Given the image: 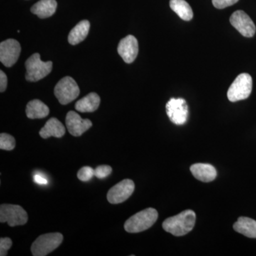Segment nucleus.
<instances>
[{
	"label": "nucleus",
	"instance_id": "19",
	"mask_svg": "<svg viewBox=\"0 0 256 256\" xmlns=\"http://www.w3.org/2000/svg\"><path fill=\"white\" fill-rule=\"evenodd\" d=\"M234 229L248 238H256V220L252 218L240 217L234 224Z\"/></svg>",
	"mask_w": 256,
	"mask_h": 256
},
{
	"label": "nucleus",
	"instance_id": "2",
	"mask_svg": "<svg viewBox=\"0 0 256 256\" xmlns=\"http://www.w3.org/2000/svg\"><path fill=\"white\" fill-rule=\"evenodd\" d=\"M158 218V212L153 208H148L141 210L124 223V230L128 233L136 234L144 232L150 228L156 223Z\"/></svg>",
	"mask_w": 256,
	"mask_h": 256
},
{
	"label": "nucleus",
	"instance_id": "17",
	"mask_svg": "<svg viewBox=\"0 0 256 256\" xmlns=\"http://www.w3.org/2000/svg\"><path fill=\"white\" fill-rule=\"evenodd\" d=\"M100 104V96L96 92H90L77 101L76 110L80 112H92L98 108Z\"/></svg>",
	"mask_w": 256,
	"mask_h": 256
},
{
	"label": "nucleus",
	"instance_id": "28",
	"mask_svg": "<svg viewBox=\"0 0 256 256\" xmlns=\"http://www.w3.org/2000/svg\"><path fill=\"white\" fill-rule=\"evenodd\" d=\"M34 180L35 182L38 184L40 185H46L48 184V181L46 178H44L43 176L40 174L34 175Z\"/></svg>",
	"mask_w": 256,
	"mask_h": 256
},
{
	"label": "nucleus",
	"instance_id": "25",
	"mask_svg": "<svg viewBox=\"0 0 256 256\" xmlns=\"http://www.w3.org/2000/svg\"><path fill=\"white\" fill-rule=\"evenodd\" d=\"M12 245V240L10 238H0V256H8V250Z\"/></svg>",
	"mask_w": 256,
	"mask_h": 256
},
{
	"label": "nucleus",
	"instance_id": "13",
	"mask_svg": "<svg viewBox=\"0 0 256 256\" xmlns=\"http://www.w3.org/2000/svg\"><path fill=\"white\" fill-rule=\"evenodd\" d=\"M139 46L137 38L132 35H128L120 42L118 52L121 58L127 64H131L136 60L138 54Z\"/></svg>",
	"mask_w": 256,
	"mask_h": 256
},
{
	"label": "nucleus",
	"instance_id": "10",
	"mask_svg": "<svg viewBox=\"0 0 256 256\" xmlns=\"http://www.w3.org/2000/svg\"><path fill=\"white\" fill-rule=\"evenodd\" d=\"M21 46L16 40L10 38L0 44V60L6 67H11L18 62Z\"/></svg>",
	"mask_w": 256,
	"mask_h": 256
},
{
	"label": "nucleus",
	"instance_id": "12",
	"mask_svg": "<svg viewBox=\"0 0 256 256\" xmlns=\"http://www.w3.org/2000/svg\"><path fill=\"white\" fill-rule=\"evenodd\" d=\"M66 124L69 133L74 137L82 136L86 131L92 127V121L82 119L77 112L69 111L66 117Z\"/></svg>",
	"mask_w": 256,
	"mask_h": 256
},
{
	"label": "nucleus",
	"instance_id": "23",
	"mask_svg": "<svg viewBox=\"0 0 256 256\" xmlns=\"http://www.w3.org/2000/svg\"><path fill=\"white\" fill-rule=\"evenodd\" d=\"M95 176V170L90 166H84L79 170L77 176L82 182H88Z\"/></svg>",
	"mask_w": 256,
	"mask_h": 256
},
{
	"label": "nucleus",
	"instance_id": "3",
	"mask_svg": "<svg viewBox=\"0 0 256 256\" xmlns=\"http://www.w3.org/2000/svg\"><path fill=\"white\" fill-rule=\"evenodd\" d=\"M26 69V80L31 82H36L45 78L50 73L53 67L52 62H42L40 54L36 53L32 55L25 62Z\"/></svg>",
	"mask_w": 256,
	"mask_h": 256
},
{
	"label": "nucleus",
	"instance_id": "5",
	"mask_svg": "<svg viewBox=\"0 0 256 256\" xmlns=\"http://www.w3.org/2000/svg\"><path fill=\"white\" fill-rule=\"evenodd\" d=\"M252 80L248 74H242L229 87L227 96L230 102L245 100L252 92Z\"/></svg>",
	"mask_w": 256,
	"mask_h": 256
},
{
	"label": "nucleus",
	"instance_id": "4",
	"mask_svg": "<svg viewBox=\"0 0 256 256\" xmlns=\"http://www.w3.org/2000/svg\"><path fill=\"white\" fill-rule=\"evenodd\" d=\"M64 240L60 233H50L40 236L32 244L31 252L34 256H45L60 246Z\"/></svg>",
	"mask_w": 256,
	"mask_h": 256
},
{
	"label": "nucleus",
	"instance_id": "15",
	"mask_svg": "<svg viewBox=\"0 0 256 256\" xmlns=\"http://www.w3.org/2000/svg\"><path fill=\"white\" fill-rule=\"evenodd\" d=\"M66 129L64 124L55 118H52L47 121L45 126L40 130V136L44 139L50 137L60 138L65 134Z\"/></svg>",
	"mask_w": 256,
	"mask_h": 256
},
{
	"label": "nucleus",
	"instance_id": "9",
	"mask_svg": "<svg viewBox=\"0 0 256 256\" xmlns=\"http://www.w3.org/2000/svg\"><path fill=\"white\" fill-rule=\"evenodd\" d=\"M134 190V184L131 180H122L114 185L108 192L107 198L109 203L118 204L129 198Z\"/></svg>",
	"mask_w": 256,
	"mask_h": 256
},
{
	"label": "nucleus",
	"instance_id": "24",
	"mask_svg": "<svg viewBox=\"0 0 256 256\" xmlns=\"http://www.w3.org/2000/svg\"><path fill=\"white\" fill-rule=\"evenodd\" d=\"M112 168L108 165H100L95 170V176L102 180L108 176L112 172Z\"/></svg>",
	"mask_w": 256,
	"mask_h": 256
},
{
	"label": "nucleus",
	"instance_id": "1",
	"mask_svg": "<svg viewBox=\"0 0 256 256\" xmlns=\"http://www.w3.org/2000/svg\"><path fill=\"white\" fill-rule=\"evenodd\" d=\"M196 222V214L194 210H186L174 216L170 217L163 222L165 232L175 236H182L193 229Z\"/></svg>",
	"mask_w": 256,
	"mask_h": 256
},
{
	"label": "nucleus",
	"instance_id": "8",
	"mask_svg": "<svg viewBox=\"0 0 256 256\" xmlns=\"http://www.w3.org/2000/svg\"><path fill=\"white\" fill-rule=\"evenodd\" d=\"M166 114L170 120L178 126L186 124L188 118V106L183 98H171L166 105Z\"/></svg>",
	"mask_w": 256,
	"mask_h": 256
},
{
	"label": "nucleus",
	"instance_id": "6",
	"mask_svg": "<svg viewBox=\"0 0 256 256\" xmlns=\"http://www.w3.org/2000/svg\"><path fill=\"white\" fill-rule=\"evenodd\" d=\"M54 94L62 105H67L77 98L80 94V89L73 78L66 76L56 86Z\"/></svg>",
	"mask_w": 256,
	"mask_h": 256
},
{
	"label": "nucleus",
	"instance_id": "18",
	"mask_svg": "<svg viewBox=\"0 0 256 256\" xmlns=\"http://www.w3.org/2000/svg\"><path fill=\"white\" fill-rule=\"evenodd\" d=\"M26 114L30 119L44 118L50 114V108L42 101L34 99L28 102Z\"/></svg>",
	"mask_w": 256,
	"mask_h": 256
},
{
	"label": "nucleus",
	"instance_id": "16",
	"mask_svg": "<svg viewBox=\"0 0 256 256\" xmlns=\"http://www.w3.org/2000/svg\"><path fill=\"white\" fill-rule=\"evenodd\" d=\"M56 8V0H40L32 6L31 12L40 18H46L54 14Z\"/></svg>",
	"mask_w": 256,
	"mask_h": 256
},
{
	"label": "nucleus",
	"instance_id": "26",
	"mask_svg": "<svg viewBox=\"0 0 256 256\" xmlns=\"http://www.w3.org/2000/svg\"><path fill=\"white\" fill-rule=\"evenodd\" d=\"M238 0H212L214 6L217 9H224L238 2Z\"/></svg>",
	"mask_w": 256,
	"mask_h": 256
},
{
	"label": "nucleus",
	"instance_id": "11",
	"mask_svg": "<svg viewBox=\"0 0 256 256\" xmlns=\"http://www.w3.org/2000/svg\"><path fill=\"white\" fill-rule=\"evenodd\" d=\"M230 22L244 36L250 38L256 34L255 24L250 16L242 10H238L233 13L230 18Z\"/></svg>",
	"mask_w": 256,
	"mask_h": 256
},
{
	"label": "nucleus",
	"instance_id": "22",
	"mask_svg": "<svg viewBox=\"0 0 256 256\" xmlns=\"http://www.w3.org/2000/svg\"><path fill=\"white\" fill-rule=\"evenodd\" d=\"M16 146L14 137L8 133H1L0 134V149L3 150H12Z\"/></svg>",
	"mask_w": 256,
	"mask_h": 256
},
{
	"label": "nucleus",
	"instance_id": "7",
	"mask_svg": "<svg viewBox=\"0 0 256 256\" xmlns=\"http://www.w3.org/2000/svg\"><path fill=\"white\" fill-rule=\"evenodd\" d=\"M26 210L18 205L2 204L0 206V222L8 223L12 227L28 223Z\"/></svg>",
	"mask_w": 256,
	"mask_h": 256
},
{
	"label": "nucleus",
	"instance_id": "20",
	"mask_svg": "<svg viewBox=\"0 0 256 256\" xmlns=\"http://www.w3.org/2000/svg\"><path fill=\"white\" fill-rule=\"evenodd\" d=\"M90 22L88 20H82L72 28L69 33L68 40L72 45H76L84 41L89 33Z\"/></svg>",
	"mask_w": 256,
	"mask_h": 256
},
{
	"label": "nucleus",
	"instance_id": "27",
	"mask_svg": "<svg viewBox=\"0 0 256 256\" xmlns=\"http://www.w3.org/2000/svg\"><path fill=\"white\" fill-rule=\"evenodd\" d=\"M8 86V77L2 70H0V92H3Z\"/></svg>",
	"mask_w": 256,
	"mask_h": 256
},
{
	"label": "nucleus",
	"instance_id": "21",
	"mask_svg": "<svg viewBox=\"0 0 256 256\" xmlns=\"http://www.w3.org/2000/svg\"><path fill=\"white\" fill-rule=\"evenodd\" d=\"M170 8L184 21H190L193 18V11L185 0H170Z\"/></svg>",
	"mask_w": 256,
	"mask_h": 256
},
{
	"label": "nucleus",
	"instance_id": "14",
	"mask_svg": "<svg viewBox=\"0 0 256 256\" xmlns=\"http://www.w3.org/2000/svg\"><path fill=\"white\" fill-rule=\"evenodd\" d=\"M190 171L195 178L203 182H210L216 178L217 172L214 166L210 164L197 163L192 165Z\"/></svg>",
	"mask_w": 256,
	"mask_h": 256
}]
</instances>
